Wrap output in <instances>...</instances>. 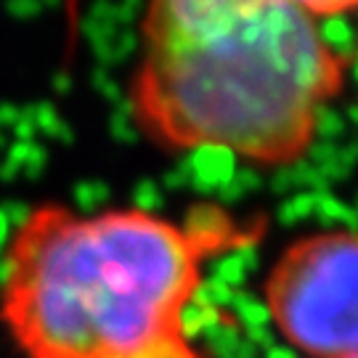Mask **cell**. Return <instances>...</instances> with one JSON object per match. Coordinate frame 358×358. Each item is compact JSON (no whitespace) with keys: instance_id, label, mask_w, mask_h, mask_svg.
<instances>
[{"instance_id":"obj_3","label":"cell","mask_w":358,"mask_h":358,"mask_svg":"<svg viewBox=\"0 0 358 358\" xmlns=\"http://www.w3.org/2000/svg\"><path fill=\"white\" fill-rule=\"evenodd\" d=\"M279 332L313 358L356 356L358 247L350 231L313 234L279 257L266 284Z\"/></svg>"},{"instance_id":"obj_1","label":"cell","mask_w":358,"mask_h":358,"mask_svg":"<svg viewBox=\"0 0 358 358\" xmlns=\"http://www.w3.org/2000/svg\"><path fill=\"white\" fill-rule=\"evenodd\" d=\"M343 80V56L287 0H152L130 96L154 141L284 165Z\"/></svg>"},{"instance_id":"obj_4","label":"cell","mask_w":358,"mask_h":358,"mask_svg":"<svg viewBox=\"0 0 358 358\" xmlns=\"http://www.w3.org/2000/svg\"><path fill=\"white\" fill-rule=\"evenodd\" d=\"M133 358H199V353L186 343L183 334H176V337H167V340L154 343L146 350L136 353Z\"/></svg>"},{"instance_id":"obj_2","label":"cell","mask_w":358,"mask_h":358,"mask_svg":"<svg viewBox=\"0 0 358 358\" xmlns=\"http://www.w3.org/2000/svg\"><path fill=\"white\" fill-rule=\"evenodd\" d=\"M215 231L143 210H32L13 231L0 321L24 358H133L183 334Z\"/></svg>"},{"instance_id":"obj_6","label":"cell","mask_w":358,"mask_h":358,"mask_svg":"<svg viewBox=\"0 0 358 358\" xmlns=\"http://www.w3.org/2000/svg\"><path fill=\"white\" fill-rule=\"evenodd\" d=\"M343 358H356V356H343Z\"/></svg>"},{"instance_id":"obj_5","label":"cell","mask_w":358,"mask_h":358,"mask_svg":"<svg viewBox=\"0 0 358 358\" xmlns=\"http://www.w3.org/2000/svg\"><path fill=\"white\" fill-rule=\"evenodd\" d=\"M287 3L303 8L313 19L316 16H337V13H345L356 6V0H287Z\"/></svg>"}]
</instances>
